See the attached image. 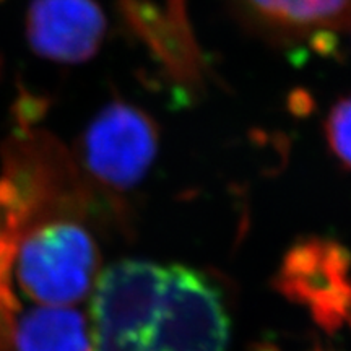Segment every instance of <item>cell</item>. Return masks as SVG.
I'll return each instance as SVG.
<instances>
[{"label":"cell","instance_id":"1","mask_svg":"<svg viewBox=\"0 0 351 351\" xmlns=\"http://www.w3.org/2000/svg\"><path fill=\"white\" fill-rule=\"evenodd\" d=\"M93 351H226L221 295L184 265L112 263L99 276L91 306Z\"/></svg>","mask_w":351,"mask_h":351},{"label":"cell","instance_id":"2","mask_svg":"<svg viewBox=\"0 0 351 351\" xmlns=\"http://www.w3.org/2000/svg\"><path fill=\"white\" fill-rule=\"evenodd\" d=\"M72 210L33 221L16 247V280L23 291L44 306H69L88 295L98 252L93 238Z\"/></svg>","mask_w":351,"mask_h":351},{"label":"cell","instance_id":"3","mask_svg":"<svg viewBox=\"0 0 351 351\" xmlns=\"http://www.w3.org/2000/svg\"><path fill=\"white\" fill-rule=\"evenodd\" d=\"M160 130L153 117L124 99L108 103L78 137L73 160L80 174L108 192H127L155 161Z\"/></svg>","mask_w":351,"mask_h":351},{"label":"cell","instance_id":"4","mask_svg":"<svg viewBox=\"0 0 351 351\" xmlns=\"http://www.w3.org/2000/svg\"><path fill=\"white\" fill-rule=\"evenodd\" d=\"M278 287L328 330L351 320V258L333 241L311 238L298 243L287 254Z\"/></svg>","mask_w":351,"mask_h":351},{"label":"cell","instance_id":"5","mask_svg":"<svg viewBox=\"0 0 351 351\" xmlns=\"http://www.w3.org/2000/svg\"><path fill=\"white\" fill-rule=\"evenodd\" d=\"M25 28L34 54L54 64L78 65L101 49L108 21L96 0H32Z\"/></svg>","mask_w":351,"mask_h":351},{"label":"cell","instance_id":"6","mask_svg":"<svg viewBox=\"0 0 351 351\" xmlns=\"http://www.w3.org/2000/svg\"><path fill=\"white\" fill-rule=\"evenodd\" d=\"M245 19L282 43L324 41L351 28V0H236Z\"/></svg>","mask_w":351,"mask_h":351},{"label":"cell","instance_id":"7","mask_svg":"<svg viewBox=\"0 0 351 351\" xmlns=\"http://www.w3.org/2000/svg\"><path fill=\"white\" fill-rule=\"evenodd\" d=\"M15 351H91L83 315L67 306H41L16 320Z\"/></svg>","mask_w":351,"mask_h":351},{"label":"cell","instance_id":"8","mask_svg":"<svg viewBox=\"0 0 351 351\" xmlns=\"http://www.w3.org/2000/svg\"><path fill=\"white\" fill-rule=\"evenodd\" d=\"M21 234L0 215V351H10L19 302L12 289V270Z\"/></svg>","mask_w":351,"mask_h":351},{"label":"cell","instance_id":"9","mask_svg":"<svg viewBox=\"0 0 351 351\" xmlns=\"http://www.w3.org/2000/svg\"><path fill=\"white\" fill-rule=\"evenodd\" d=\"M326 138L337 160L351 169V95L341 98L328 112Z\"/></svg>","mask_w":351,"mask_h":351}]
</instances>
